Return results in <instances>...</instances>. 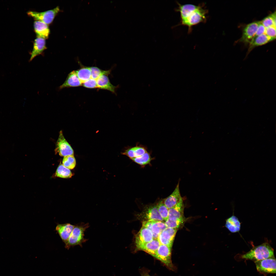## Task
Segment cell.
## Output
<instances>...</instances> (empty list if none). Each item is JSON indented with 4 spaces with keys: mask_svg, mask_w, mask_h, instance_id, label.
<instances>
[{
    "mask_svg": "<svg viewBox=\"0 0 276 276\" xmlns=\"http://www.w3.org/2000/svg\"><path fill=\"white\" fill-rule=\"evenodd\" d=\"M274 250L268 243H265L253 248L249 251L242 255L243 259L255 261L274 257Z\"/></svg>",
    "mask_w": 276,
    "mask_h": 276,
    "instance_id": "cell-1",
    "label": "cell"
},
{
    "mask_svg": "<svg viewBox=\"0 0 276 276\" xmlns=\"http://www.w3.org/2000/svg\"><path fill=\"white\" fill-rule=\"evenodd\" d=\"M204 6V4L199 5L197 8L191 12L186 18L181 20V25L188 27L189 32L191 31L193 26L206 21V15L208 11L203 8Z\"/></svg>",
    "mask_w": 276,
    "mask_h": 276,
    "instance_id": "cell-2",
    "label": "cell"
},
{
    "mask_svg": "<svg viewBox=\"0 0 276 276\" xmlns=\"http://www.w3.org/2000/svg\"><path fill=\"white\" fill-rule=\"evenodd\" d=\"M89 226L88 223H81L74 226L65 248L68 249L71 247L79 245L82 247V244L88 239L84 238V233L86 230Z\"/></svg>",
    "mask_w": 276,
    "mask_h": 276,
    "instance_id": "cell-3",
    "label": "cell"
},
{
    "mask_svg": "<svg viewBox=\"0 0 276 276\" xmlns=\"http://www.w3.org/2000/svg\"><path fill=\"white\" fill-rule=\"evenodd\" d=\"M59 10V7L57 6L53 9L42 12L29 11L27 14L36 21H41L48 25L52 22Z\"/></svg>",
    "mask_w": 276,
    "mask_h": 276,
    "instance_id": "cell-4",
    "label": "cell"
},
{
    "mask_svg": "<svg viewBox=\"0 0 276 276\" xmlns=\"http://www.w3.org/2000/svg\"><path fill=\"white\" fill-rule=\"evenodd\" d=\"M171 248L163 245H160L154 257L159 260L170 269L174 270V268L171 260Z\"/></svg>",
    "mask_w": 276,
    "mask_h": 276,
    "instance_id": "cell-5",
    "label": "cell"
},
{
    "mask_svg": "<svg viewBox=\"0 0 276 276\" xmlns=\"http://www.w3.org/2000/svg\"><path fill=\"white\" fill-rule=\"evenodd\" d=\"M257 270L261 273H275L276 259L270 258L255 261Z\"/></svg>",
    "mask_w": 276,
    "mask_h": 276,
    "instance_id": "cell-6",
    "label": "cell"
},
{
    "mask_svg": "<svg viewBox=\"0 0 276 276\" xmlns=\"http://www.w3.org/2000/svg\"><path fill=\"white\" fill-rule=\"evenodd\" d=\"M259 23V21H255L247 25L244 28L242 36L238 41L249 44L255 37Z\"/></svg>",
    "mask_w": 276,
    "mask_h": 276,
    "instance_id": "cell-7",
    "label": "cell"
},
{
    "mask_svg": "<svg viewBox=\"0 0 276 276\" xmlns=\"http://www.w3.org/2000/svg\"><path fill=\"white\" fill-rule=\"evenodd\" d=\"M56 143V150L62 156L73 155L74 151L72 147L65 138L62 131H60Z\"/></svg>",
    "mask_w": 276,
    "mask_h": 276,
    "instance_id": "cell-8",
    "label": "cell"
},
{
    "mask_svg": "<svg viewBox=\"0 0 276 276\" xmlns=\"http://www.w3.org/2000/svg\"><path fill=\"white\" fill-rule=\"evenodd\" d=\"M142 226L151 231L155 239H157L159 235L167 227L163 221L154 220L144 221L142 223Z\"/></svg>",
    "mask_w": 276,
    "mask_h": 276,
    "instance_id": "cell-9",
    "label": "cell"
},
{
    "mask_svg": "<svg viewBox=\"0 0 276 276\" xmlns=\"http://www.w3.org/2000/svg\"><path fill=\"white\" fill-rule=\"evenodd\" d=\"M140 216L145 221H164L159 213L157 204L152 205L147 207L141 213Z\"/></svg>",
    "mask_w": 276,
    "mask_h": 276,
    "instance_id": "cell-10",
    "label": "cell"
},
{
    "mask_svg": "<svg viewBox=\"0 0 276 276\" xmlns=\"http://www.w3.org/2000/svg\"><path fill=\"white\" fill-rule=\"evenodd\" d=\"M154 239L153 234L148 228L142 227L135 236V242L136 246L150 242Z\"/></svg>",
    "mask_w": 276,
    "mask_h": 276,
    "instance_id": "cell-11",
    "label": "cell"
},
{
    "mask_svg": "<svg viewBox=\"0 0 276 276\" xmlns=\"http://www.w3.org/2000/svg\"><path fill=\"white\" fill-rule=\"evenodd\" d=\"M179 181L172 193L163 200V203L168 209L174 206L182 200L179 189Z\"/></svg>",
    "mask_w": 276,
    "mask_h": 276,
    "instance_id": "cell-12",
    "label": "cell"
},
{
    "mask_svg": "<svg viewBox=\"0 0 276 276\" xmlns=\"http://www.w3.org/2000/svg\"><path fill=\"white\" fill-rule=\"evenodd\" d=\"M275 39L265 34L255 37L249 44L245 59L252 50L255 47L264 45Z\"/></svg>",
    "mask_w": 276,
    "mask_h": 276,
    "instance_id": "cell-13",
    "label": "cell"
},
{
    "mask_svg": "<svg viewBox=\"0 0 276 276\" xmlns=\"http://www.w3.org/2000/svg\"><path fill=\"white\" fill-rule=\"evenodd\" d=\"M74 225L69 223L58 224L55 229L63 241L66 244L71 234Z\"/></svg>",
    "mask_w": 276,
    "mask_h": 276,
    "instance_id": "cell-14",
    "label": "cell"
},
{
    "mask_svg": "<svg viewBox=\"0 0 276 276\" xmlns=\"http://www.w3.org/2000/svg\"><path fill=\"white\" fill-rule=\"evenodd\" d=\"M184 205L182 200L174 206L168 210V219L175 220L185 218L184 215Z\"/></svg>",
    "mask_w": 276,
    "mask_h": 276,
    "instance_id": "cell-15",
    "label": "cell"
},
{
    "mask_svg": "<svg viewBox=\"0 0 276 276\" xmlns=\"http://www.w3.org/2000/svg\"><path fill=\"white\" fill-rule=\"evenodd\" d=\"M160 245L158 239H154L150 242L136 246V248L137 250L143 251L154 257Z\"/></svg>",
    "mask_w": 276,
    "mask_h": 276,
    "instance_id": "cell-16",
    "label": "cell"
},
{
    "mask_svg": "<svg viewBox=\"0 0 276 276\" xmlns=\"http://www.w3.org/2000/svg\"><path fill=\"white\" fill-rule=\"evenodd\" d=\"M46 48L45 39L37 37L34 42L29 61H31L36 56L40 54Z\"/></svg>",
    "mask_w": 276,
    "mask_h": 276,
    "instance_id": "cell-17",
    "label": "cell"
},
{
    "mask_svg": "<svg viewBox=\"0 0 276 276\" xmlns=\"http://www.w3.org/2000/svg\"><path fill=\"white\" fill-rule=\"evenodd\" d=\"M34 31L37 37L44 39L48 38L50 33L48 25L39 21H36L34 23Z\"/></svg>",
    "mask_w": 276,
    "mask_h": 276,
    "instance_id": "cell-18",
    "label": "cell"
},
{
    "mask_svg": "<svg viewBox=\"0 0 276 276\" xmlns=\"http://www.w3.org/2000/svg\"><path fill=\"white\" fill-rule=\"evenodd\" d=\"M82 84L77 76L76 71H74L68 74L65 81L59 87V89L79 86L82 85Z\"/></svg>",
    "mask_w": 276,
    "mask_h": 276,
    "instance_id": "cell-19",
    "label": "cell"
},
{
    "mask_svg": "<svg viewBox=\"0 0 276 276\" xmlns=\"http://www.w3.org/2000/svg\"><path fill=\"white\" fill-rule=\"evenodd\" d=\"M96 80L98 88L115 92L116 87L111 83L107 75L103 74L100 76Z\"/></svg>",
    "mask_w": 276,
    "mask_h": 276,
    "instance_id": "cell-20",
    "label": "cell"
},
{
    "mask_svg": "<svg viewBox=\"0 0 276 276\" xmlns=\"http://www.w3.org/2000/svg\"><path fill=\"white\" fill-rule=\"evenodd\" d=\"M147 152L145 147L141 146L136 145L135 146L127 149L122 154L127 156L131 159L140 156Z\"/></svg>",
    "mask_w": 276,
    "mask_h": 276,
    "instance_id": "cell-21",
    "label": "cell"
},
{
    "mask_svg": "<svg viewBox=\"0 0 276 276\" xmlns=\"http://www.w3.org/2000/svg\"><path fill=\"white\" fill-rule=\"evenodd\" d=\"M225 226L231 232L236 233L240 229V223L236 217L232 215L226 220Z\"/></svg>",
    "mask_w": 276,
    "mask_h": 276,
    "instance_id": "cell-22",
    "label": "cell"
},
{
    "mask_svg": "<svg viewBox=\"0 0 276 276\" xmlns=\"http://www.w3.org/2000/svg\"><path fill=\"white\" fill-rule=\"evenodd\" d=\"M178 5L177 10L180 13L181 20L186 18L191 12L197 8L198 5L197 6L190 4L181 5L178 3Z\"/></svg>",
    "mask_w": 276,
    "mask_h": 276,
    "instance_id": "cell-23",
    "label": "cell"
},
{
    "mask_svg": "<svg viewBox=\"0 0 276 276\" xmlns=\"http://www.w3.org/2000/svg\"><path fill=\"white\" fill-rule=\"evenodd\" d=\"M79 79L83 83L91 78V71L90 67H84L76 71Z\"/></svg>",
    "mask_w": 276,
    "mask_h": 276,
    "instance_id": "cell-24",
    "label": "cell"
},
{
    "mask_svg": "<svg viewBox=\"0 0 276 276\" xmlns=\"http://www.w3.org/2000/svg\"><path fill=\"white\" fill-rule=\"evenodd\" d=\"M73 175L70 170L62 164H61L58 167L56 172V176L64 178H69Z\"/></svg>",
    "mask_w": 276,
    "mask_h": 276,
    "instance_id": "cell-25",
    "label": "cell"
},
{
    "mask_svg": "<svg viewBox=\"0 0 276 276\" xmlns=\"http://www.w3.org/2000/svg\"><path fill=\"white\" fill-rule=\"evenodd\" d=\"M178 229L167 227L160 234L164 238L173 242Z\"/></svg>",
    "mask_w": 276,
    "mask_h": 276,
    "instance_id": "cell-26",
    "label": "cell"
},
{
    "mask_svg": "<svg viewBox=\"0 0 276 276\" xmlns=\"http://www.w3.org/2000/svg\"><path fill=\"white\" fill-rule=\"evenodd\" d=\"M135 163L142 166H144L150 163L152 158L150 154L147 152L143 155L131 159Z\"/></svg>",
    "mask_w": 276,
    "mask_h": 276,
    "instance_id": "cell-27",
    "label": "cell"
},
{
    "mask_svg": "<svg viewBox=\"0 0 276 276\" xmlns=\"http://www.w3.org/2000/svg\"><path fill=\"white\" fill-rule=\"evenodd\" d=\"M186 220V219L185 218L173 221L170 220L168 219L165 221V223L167 227L178 229L184 225Z\"/></svg>",
    "mask_w": 276,
    "mask_h": 276,
    "instance_id": "cell-28",
    "label": "cell"
},
{
    "mask_svg": "<svg viewBox=\"0 0 276 276\" xmlns=\"http://www.w3.org/2000/svg\"><path fill=\"white\" fill-rule=\"evenodd\" d=\"M275 12L266 17L261 21L264 26L267 28L269 27L274 26H276Z\"/></svg>",
    "mask_w": 276,
    "mask_h": 276,
    "instance_id": "cell-29",
    "label": "cell"
},
{
    "mask_svg": "<svg viewBox=\"0 0 276 276\" xmlns=\"http://www.w3.org/2000/svg\"><path fill=\"white\" fill-rule=\"evenodd\" d=\"M159 213L161 217L164 221L168 219V210L166 206L163 201H160L157 204Z\"/></svg>",
    "mask_w": 276,
    "mask_h": 276,
    "instance_id": "cell-30",
    "label": "cell"
},
{
    "mask_svg": "<svg viewBox=\"0 0 276 276\" xmlns=\"http://www.w3.org/2000/svg\"><path fill=\"white\" fill-rule=\"evenodd\" d=\"M62 163L64 166L71 169H73L76 164L75 159L73 155L64 156L63 160Z\"/></svg>",
    "mask_w": 276,
    "mask_h": 276,
    "instance_id": "cell-31",
    "label": "cell"
},
{
    "mask_svg": "<svg viewBox=\"0 0 276 276\" xmlns=\"http://www.w3.org/2000/svg\"><path fill=\"white\" fill-rule=\"evenodd\" d=\"M91 71V78L97 80L100 76L105 74L108 75L110 73V71H103L95 67H90Z\"/></svg>",
    "mask_w": 276,
    "mask_h": 276,
    "instance_id": "cell-32",
    "label": "cell"
},
{
    "mask_svg": "<svg viewBox=\"0 0 276 276\" xmlns=\"http://www.w3.org/2000/svg\"><path fill=\"white\" fill-rule=\"evenodd\" d=\"M83 83V86L86 88H98L96 80L91 78H90Z\"/></svg>",
    "mask_w": 276,
    "mask_h": 276,
    "instance_id": "cell-33",
    "label": "cell"
},
{
    "mask_svg": "<svg viewBox=\"0 0 276 276\" xmlns=\"http://www.w3.org/2000/svg\"><path fill=\"white\" fill-rule=\"evenodd\" d=\"M265 34L275 39L276 38V26H272L266 28Z\"/></svg>",
    "mask_w": 276,
    "mask_h": 276,
    "instance_id": "cell-34",
    "label": "cell"
},
{
    "mask_svg": "<svg viewBox=\"0 0 276 276\" xmlns=\"http://www.w3.org/2000/svg\"><path fill=\"white\" fill-rule=\"evenodd\" d=\"M158 239L160 245H166L172 248L173 241L164 238L160 234L158 236Z\"/></svg>",
    "mask_w": 276,
    "mask_h": 276,
    "instance_id": "cell-35",
    "label": "cell"
},
{
    "mask_svg": "<svg viewBox=\"0 0 276 276\" xmlns=\"http://www.w3.org/2000/svg\"><path fill=\"white\" fill-rule=\"evenodd\" d=\"M266 30V28L262 24L261 21H259L258 27L255 37L263 34H265Z\"/></svg>",
    "mask_w": 276,
    "mask_h": 276,
    "instance_id": "cell-36",
    "label": "cell"
}]
</instances>
